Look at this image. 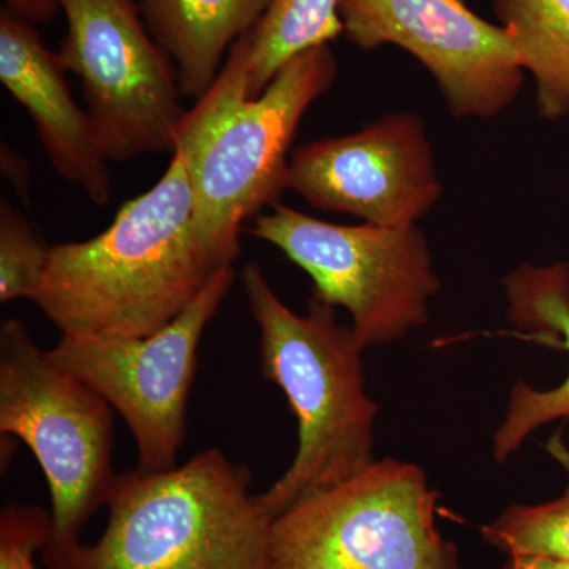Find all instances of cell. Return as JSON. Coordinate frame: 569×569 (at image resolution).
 I'll use <instances>...</instances> for the list:
<instances>
[{"instance_id":"9a60e30c","label":"cell","mask_w":569,"mask_h":569,"mask_svg":"<svg viewBox=\"0 0 569 569\" xmlns=\"http://www.w3.org/2000/svg\"><path fill=\"white\" fill-rule=\"evenodd\" d=\"M520 63L537 88L539 114H569V0H493Z\"/></svg>"},{"instance_id":"d6986e66","label":"cell","mask_w":569,"mask_h":569,"mask_svg":"<svg viewBox=\"0 0 569 569\" xmlns=\"http://www.w3.org/2000/svg\"><path fill=\"white\" fill-rule=\"evenodd\" d=\"M51 515L37 505H10L0 512V569H39L36 556L50 539Z\"/></svg>"},{"instance_id":"7a4b0ae2","label":"cell","mask_w":569,"mask_h":569,"mask_svg":"<svg viewBox=\"0 0 569 569\" xmlns=\"http://www.w3.org/2000/svg\"><path fill=\"white\" fill-rule=\"evenodd\" d=\"M250 32L236 41L211 89L187 111L174 149L187 159L198 241L217 268L234 263L246 220L279 203L299 123L337 78L335 52L321 44L291 59L249 99Z\"/></svg>"},{"instance_id":"ac0fdd59","label":"cell","mask_w":569,"mask_h":569,"mask_svg":"<svg viewBox=\"0 0 569 569\" xmlns=\"http://www.w3.org/2000/svg\"><path fill=\"white\" fill-rule=\"evenodd\" d=\"M52 246L7 200L0 203V302L33 301L50 268Z\"/></svg>"},{"instance_id":"7c38bea8","label":"cell","mask_w":569,"mask_h":569,"mask_svg":"<svg viewBox=\"0 0 569 569\" xmlns=\"http://www.w3.org/2000/svg\"><path fill=\"white\" fill-rule=\"evenodd\" d=\"M58 52L31 22L0 13V81L29 112L52 168L97 206L111 200V176L89 111L74 102Z\"/></svg>"},{"instance_id":"52a82bcc","label":"cell","mask_w":569,"mask_h":569,"mask_svg":"<svg viewBox=\"0 0 569 569\" xmlns=\"http://www.w3.org/2000/svg\"><path fill=\"white\" fill-rule=\"evenodd\" d=\"M269 209L254 217L250 233L306 271L312 296L350 312L365 350L399 342L429 321L440 279L418 224H339L282 203Z\"/></svg>"},{"instance_id":"3957f363","label":"cell","mask_w":569,"mask_h":569,"mask_svg":"<svg viewBox=\"0 0 569 569\" xmlns=\"http://www.w3.org/2000/svg\"><path fill=\"white\" fill-rule=\"evenodd\" d=\"M241 282L260 335L261 373L282 389L298 421L293 463L257 496L272 520L376 462L378 406L366 391L365 347L353 328L337 320L336 307L312 296L299 316L257 263L242 268Z\"/></svg>"},{"instance_id":"44dd1931","label":"cell","mask_w":569,"mask_h":569,"mask_svg":"<svg viewBox=\"0 0 569 569\" xmlns=\"http://www.w3.org/2000/svg\"><path fill=\"white\" fill-rule=\"evenodd\" d=\"M2 173L7 181L18 190V192H28L29 179H31V167L24 159L11 149L9 144L2 142Z\"/></svg>"},{"instance_id":"8992f818","label":"cell","mask_w":569,"mask_h":569,"mask_svg":"<svg viewBox=\"0 0 569 569\" xmlns=\"http://www.w3.org/2000/svg\"><path fill=\"white\" fill-rule=\"evenodd\" d=\"M417 463L381 459L272 519V569H460Z\"/></svg>"},{"instance_id":"9c48e42d","label":"cell","mask_w":569,"mask_h":569,"mask_svg":"<svg viewBox=\"0 0 569 569\" xmlns=\"http://www.w3.org/2000/svg\"><path fill=\"white\" fill-rule=\"evenodd\" d=\"M234 279L233 264L217 269L187 309L151 336H62L47 351L56 366L88 385L121 415L137 443L141 470H168L178 462L201 337Z\"/></svg>"},{"instance_id":"8fae6325","label":"cell","mask_w":569,"mask_h":569,"mask_svg":"<svg viewBox=\"0 0 569 569\" xmlns=\"http://www.w3.org/2000/svg\"><path fill=\"white\" fill-rule=\"evenodd\" d=\"M287 190L320 211L408 228L436 208L443 186L425 122L417 112L397 111L358 132L299 146Z\"/></svg>"},{"instance_id":"7402d4cb","label":"cell","mask_w":569,"mask_h":569,"mask_svg":"<svg viewBox=\"0 0 569 569\" xmlns=\"http://www.w3.org/2000/svg\"><path fill=\"white\" fill-rule=\"evenodd\" d=\"M505 569H569V563L539 557H508Z\"/></svg>"},{"instance_id":"2e32d148","label":"cell","mask_w":569,"mask_h":569,"mask_svg":"<svg viewBox=\"0 0 569 569\" xmlns=\"http://www.w3.org/2000/svg\"><path fill=\"white\" fill-rule=\"evenodd\" d=\"M340 0H271L250 32L247 96L257 99L291 59L343 33Z\"/></svg>"},{"instance_id":"ba28073f","label":"cell","mask_w":569,"mask_h":569,"mask_svg":"<svg viewBox=\"0 0 569 569\" xmlns=\"http://www.w3.org/2000/svg\"><path fill=\"white\" fill-rule=\"evenodd\" d=\"M67 32L58 52L80 78L108 162L174 152L187 111L173 63L133 0H58Z\"/></svg>"},{"instance_id":"6da1fadb","label":"cell","mask_w":569,"mask_h":569,"mask_svg":"<svg viewBox=\"0 0 569 569\" xmlns=\"http://www.w3.org/2000/svg\"><path fill=\"white\" fill-rule=\"evenodd\" d=\"M201 249L186 156L127 201L103 233L52 246L33 299L62 336L138 339L174 320L217 271Z\"/></svg>"},{"instance_id":"e0dca14e","label":"cell","mask_w":569,"mask_h":569,"mask_svg":"<svg viewBox=\"0 0 569 569\" xmlns=\"http://www.w3.org/2000/svg\"><path fill=\"white\" fill-rule=\"evenodd\" d=\"M481 537L508 557H539L569 563V488L541 505H511Z\"/></svg>"},{"instance_id":"30bf717a","label":"cell","mask_w":569,"mask_h":569,"mask_svg":"<svg viewBox=\"0 0 569 569\" xmlns=\"http://www.w3.org/2000/svg\"><path fill=\"white\" fill-rule=\"evenodd\" d=\"M339 14L359 50L392 44L421 62L452 118H496L522 89L526 70L507 29L462 0H340Z\"/></svg>"},{"instance_id":"4fadbf2b","label":"cell","mask_w":569,"mask_h":569,"mask_svg":"<svg viewBox=\"0 0 569 569\" xmlns=\"http://www.w3.org/2000/svg\"><path fill=\"white\" fill-rule=\"evenodd\" d=\"M501 283L509 323L569 353V264L526 263ZM557 419L569 421V373L563 383L549 391H537L519 381L509 392L507 415L493 436V459L503 463L535 430Z\"/></svg>"},{"instance_id":"ffe728a7","label":"cell","mask_w":569,"mask_h":569,"mask_svg":"<svg viewBox=\"0 0 569 569\" xmlns=\"http://www.w3.org/2000/svg\"><path fill=\"white\" fill-rule=\"evenodd\" d=\"M3 9L11 11L31 24L52 20L59 10L58 0H3Z\"/></svg>"},{"instance_id":"5b68a950","label":"cell","mask_w":569,"mask_h":569,"mask_svg":"<svg viewBox=\"0 0 569 569\" xmlns=\"http://www.w3.org/2000/svg\"><path fill=\"white\" fill-rule=\"evenodd\" d=\"M116 410L33 342L18 318L0 325V433L28 445L47 478L51 531L48 569H70L80 533L108 503Z\"/></svg>"},{"instance_id":"277c9868","label":"cell","mask_w":569,"mask_h":569,"mask_svg":"<svg viewBox=\"0 0 569 569\" xmlns=\"http://www.w3.org/2000/svg\"><path fill=\"white\" fill-rule=\"evenodd\" d=\"M250 488L249 468L216 448L118 475L107 529L70 569H272V520Z\"/></svg>"},{"instance_id":"5bb4252c","label":"cell","mask_w":569,"mask_h":569,"mask_svg":"<svg viewBox=\"0 0 569 569\" xmlns=\"http://www.w3.org/2000/svg\"><path fill=\"white\" fill-rule=\"evenodd\" d=\"M271 0H141L148 31L173 63L182 96L200 100L223 56L253 31Z\"/></svg>"},{"instance_id":"603a6c76","label":"cell","mask_w":569,"mask_h":569,"mask_svg":"<svg viewBox=\"0 0 569 569\" xmlns=\"http://www.w3.org/2000/svg\"><path fill=\"white\" fill-rule=\"evenodd\" d=\"M545 449L549 452L550 458L556 459L569 475V449L567 445H565L561 430L550 436L548 443L545 445Z\"/></svg>"}]
</instances>
